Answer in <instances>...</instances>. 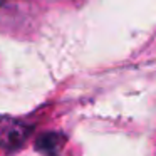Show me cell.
I'll return each instance as SVG.
<instances>
[{
	"label": "cell",
	"instance_id": "6da1fadb",
	"mask_svg": "<svg viewBox=\"0 0 156 156\" xmlns=\"http://www.w3.org/2000/svg\"><path fill=\"white\" fill-rule=\"evenodd\" d=\"M30 129L25 124L14 121V119L0 118V144L9 149H14L25 141Z\"/></svg>",
	"mask_w": 156,
	"mask_h": 156
},
{
	"label": "cell",
	"instance_id": "7a4b0ae2",
	"mask_svg": "<svg viewBox=\"0 0 156 156\" xmlns=\"http://www.w3.org/2000/svg\"><path fill=\"white\" fill-rule=\"evenodd\" d=\"M66 143V138L57 133H49V134H42L37 139V148L41 153L45 156H59L62 146Z\"/></svg>",
	"mask_w": 156,
	"mask_h": 156
}]
</instances>
